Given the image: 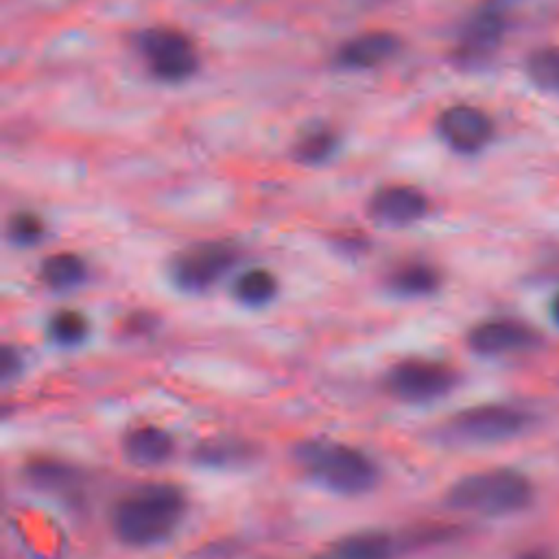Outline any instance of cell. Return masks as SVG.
<instances>
[{"mask_svg":"<svg viewBox=\"0 0 559 559\" xmlns=\"http://www.w3.org/2000/svg\"><path fill=\"white\" fill-rule=\"evenodd\" d=\"M7 234L11 238L13 245H20V247H31L35 242L41 240L44 236V223L39 221L37 214L33 212H17L11 216L9 221V227H7Z\"/></svg>","mask_w":559,"mask_h":559,"instance_id":"603a6c76","label":"cell"},{"mask_svg":"<svg viewBox=\"0 0 559 559\" xmlns=\"http://www.w3.org/2000/svg\"><path fill=\"white\" fill-rule=\"evenodd\" d=\"M526 74L537 87L559 92V48L546 46L528 55Z\"/></svg>","mask_w":559,"mask_h":559,"instance_id":"ffe728a7","label":"cell"},{"mask_svg":"<svg viewBox=\"0 0 559 559\" xmlns=\"http://www.w3.org/2000/svg\"><path fill=\"white\" fill-rule=\"evenodd\" d=\"M507 0H485L463 24L454 57L463 66L485 63L507 33Z\"/></svg>","mask_w":559,"mask_h":559,"instance_id":"ba28073f","label":"cell"},{"mask_svg":"<svg viewBox=\"0 0 559 559\" xmlns=\"http://www.w3.org/2000/svg\"><path fill=\"white\" fill-rule=\"evenodd\" d=\"M22 474L28 485L41 491H72L81 483V472L59 459H33Z\"/></svg>","mask_w":559,"mask_h":559,"instance_id":"9a60e30c","label":"cell"},{"mask_svg":"<svg viewBox=\"0 0 559 559\" xmlns=\"http://www.w3.org/2000/svg\"><path fill=\"white\" fill-rule=\"evenodd\" d=\"M437 133L452 151L461 155H474L493 140L496 127L489 114L480 107L456 103L439 114Z\"/></svg>","mask_w":559,"mask_h":559,"instance_id":"9c48e42d","label":"cell"},{"mask_svg":"<svg viewBox=\"0 0 559 559\" xmlns=\"http://www.w3.org/2000/svg\"><path fill=\"white\" fill-rule=\"evenodd\" d=\"M277 295V280L266 269H249L234 282V297L251 308L269 304Z\"/></svg>","mask_w":559,"mask_h":559,"instance_id":"ac0fdd59","label":"cell"},{"mask_svg":"<svg viewBox=\"0 0 559 559\" xmlns=\"http://www.w3.org/2000/svg\"><path fill=\"white\" fill-rule=\"evenodd\" d=\"M48 336L63 347L79 345L87 336V319L76 310H59L48 321Z\"/></svg>","mask_w":559,"mask_h":559,"instance_id":"44dd1931","label":"cell"},{"mask_svg":"<svg viewBox=\"0 0 559 559\" xmlns=\"http://www.w3.org/2000/svg\"><path fill=\"white\" fill-rule=\"evenodd\" d=\"M85 262L70 251H59L41 262L39 277L52 290H68L85 280Z\"/></svg>","mask_w":559,"mask_h":559,"instance_id":"e0dca14e","label":"cell"},{"mask_svg":"<svg viewBox=\"0 0 559 559\" xmlns=\"http://www.w3.org/2000/svg\"><path fill=\"white\" fill-rule=\"evenodd\" d=\"M402 41L389 31H369L347 39L334 55V63L345 70H369L393 59Z\"/></svg>","mask_w":559,"mask_h":559,"instance_id":"8fae6325","label":"cell"},{"mask_svg":"<svg viewBox=\"0 0 559 559\" xmlns=\"http://www.w3.org/2000/svg\"><path fill=\"white\" fill-rule=\"evenodd\" d=\"M539 332L528 323L511 317H496L476 323L467 334V345L480 356H507L537 347Z\"/></svg>","mask_w":559,"mask_h":559,"instance_id":"30bf717a","label":"cell"},{"mask_svg":"<svg viewBox=\"0 0 559 559\" xmlns=\"http://www.w3.org/2000/svg\"><path fill=\"white\" fill-rule=\"evenodd\" d=\"M389 286L404 297L430 295L439 288V271L426 262H404L391 273Z\"/></svg>","mask_w":559,"mask_h":559,"instance_id":"2e32d148","label":"cell"},{"mask_svg":"<svg viewBox=\"0 0 559 559\" xmlns=\"http://www.w3.org/2000/svg\"><path fill=\"white\" fill-rule=\"evenodd\" d=\"M369 212L386 225H411L428 212V199L413 186H386L371 197Z\"/></svg>","mask_w":559,"mask_h":559,"instance_id":"7c38bea8","label":"cell"},{"mask_svg":"<svg viewBox=\"0 0 559 559\" xmlns=\"http://www.w3.org/2000/svg\"><path fill=\"white\" fill-rule=\"evenodd\" d=\"M138 50L151 74L166 83L190 79L199 68V55L188 35L177 28L155 26L138 35Z\"/></svg>","mask_w":559,"mask_h":559,"instance_id":"5b68a950","label":"cell"},{"mask_svg":"<svg viewBox=\"0 0 559 559\" xmlns=\"http://www.w3.org/2000/svg\"><path fill=\"white\" fill-rule=\"evenodd\" d=\"M548 314H550V321L559 328V293L550 299V306H548Z\"/></svg>","mask_w":559,"mask_h":559,"instance_id":"d4e9b609","label":"cell"},{"mask_svg":"<svg viewBox=\"0 0 559 559\" xmlns=\"http://www.w3.org/2000/svg\"><path fill=\"white\" fill-rule=\"evenodd\" d=\"M238 262V251L234 245L223 240L197 242L183 249L170 266L173 282L181 290H205L216 284L234 264Z\"/></svg>","mask_w":559,"mask_h":559,"instance_id":"52a82bcc","label":"cell"},{"mask_svg":"<svg viewBox=\"0 0 559 559\" xmlns=\"http://www.w3.org/2000/svg\"><path fill=\"white\" fill-rule=\"evenodd\" d=\"M533 424V413L504 402H487L463 408L448 417L441 437L459 445H491L524 435Z\"/></svg>","mask_w":559,"mask_h":559,"instance_id":"277c9868","label":"cell"},{"mask_svg":"<svg viewBox=\"0 0 559 559\" xmlns=\"http://www.w3.org/2000/svg\"><path fill=\"white\" fill-rule=\"evenodd\" d=\"M395 539L384 531H356L334 539L312 559H393Z\"/></svg>","mask_w":559,"mask_h":559,"instance_id":"4fadbf2b","label":"cell"},{"mask_svg":"<svg viewBox=\"0 0 559 559\" xmlns=\"http://www.w3.org/2000/svg\"><path fill=\"white\" fill-rule=\"evenodd\" d=\"M186 509V493L177 485L146 483L114 502L109 526L118 542L146 548L166 542L181 524Z\"/></svg>","mask_w":559,"mask_h":559,"instance_id":"6da1fadb","label":"cell"},{"mask_svg":"<svg viewBox=\"0 0 559 559\" xmlns=\"http://www.w3.org/2000/svg\"><path fill=\"white\" fill-rule=\"evenodd\" d=\"M251 448L236 439H212L203 441L194 450V461L205 467H234L251 456Z\"/></svg>","mask_w":559,"mask_h":559,"instance_id":"d6986e66","label":"cell"},{"mask_svg":"<svg viewBox=\"0 0 559 559\" xmlns=\"http://www.w3.org/2000/svg\"><path fill=\"white\" fill-rule=\"evenodd\" d=\"M535 500L533 480L513 467H491L461 476L445 491V504L480 518L515 515Z\"/></svg>","mask_w":559,"mask_h":559,"instance_id":"3957f363","label":"cell"},{"mask_svg":"<svg viewBox=\"0 0 559 559\" xmlns=\"http://www.w3.org/2000/svg\"><path fill=\"white\" fill-rule=\"evenodd\" d=\"M124 459L140 467L164 465L175 452V439L159 426H135L122 439Z\"/></svg>","mask_w":559,"mask_h":559,"instance_id":"5bb4252c","label":"cell"},{"mask_svg":"<svg viewBox=\"0 0 559 559\" xmlns=\"http://www.w3.org/2000/svg\"><path fill=\"white\" fill-rule=\"evenodd\" d=\"M336 148V135L330 129H312L295 144V157L304 164H319Z\"/></svg>","mask_w":559,"mask_h":559,"instance_id":"7402d4cb","label":"cell"},{"mask_svg":"<svg viewBox=\"0 0 559 559\" xmlns=\"http://www.w3.org/2000/svg\"><path fill=\"white\" fill-rule=\"evenodd\" d=\"M20 371V356L13 347L4 345L0 352V376L4 382H9L13 376H17Z\"/></svg>","mask_w":559,"mask_h":559,"instance_id":"cb8c5ba5","label":"cell"},{"mask_svg":"<svg viewBox=\"0 0 559 559\" xmlns=\"http://www.w3.org/2000/svg\"><path fill=\"white\" fill-rule=\"evenodd\" d=\"M459 384V376L452 367L435 360H402L393 365L384 378L386 391L413 404H426L445 397Z\"/></svg>","mask_w":559,"mask_h":559,"instance_id":"8992f818","label":"cell"},{"mask_svg":"<svg viewBox=\"0 0 559 559\" xmlns=\"http://www.w3.org/2000/svg\"><path fill=\"white\" fill-rule=\"evenodd\" d=\"M518 559H546V557L539 555V552H526V555H522V557H518Z\"/></svg>","mask_w":559,"mask_h":559,"instance_id":"484cf974","label":"cell"},{"mask_svg":"<svg viewBox=\"0 0 559 559\" xmlns=\"http://www.w3.org/2000/svg\"><path fill=\"white\" fill-rule=\"evenodd\" d=\"M293 461L312 483L343 496L367 493L380 478V469L369 454L332 439L299 441L293 448Z\"/></svg>","mask_w":559,"mask_h":559,"instance_id":"7a4b0ae2","label":"cell"}]
</instances>
